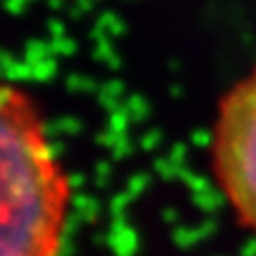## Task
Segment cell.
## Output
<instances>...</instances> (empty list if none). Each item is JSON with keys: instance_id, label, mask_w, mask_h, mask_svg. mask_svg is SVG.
Returning <instances> with one entry per match:
<instances>
[{"instance_id": "2", "label": "cell", "mask_w": 256, "mask_h": 256, "mask_svg": "<svg viewBox=\"0 0 256 256\" xmlns=\"http://www.w3.org/2000/svg\"><path fill=\"white\" fill-rule=\"evenodd\" d=\"M212 158L238 222L256 234V68L218 104Z\"/></svg>"}, {"instance_id": "1", "label": "cell", "mask_w": 256, "mask_h": 256, "mask_svg": "<svg viewBox=\"0 0 256 256\" xmlns=\"http://www.w3.org/2000/svg\"><path fill=\"white\" fill-rule=\"evenodd\" d=\"M72 186L36 104L0 79V256H58Z\"/></svg>"}]
</instances>
